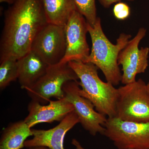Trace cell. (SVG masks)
Here are the masks:
<instances>
[{
	"label": "cell",
	"mask_w": 149,
	"mask_h": 149,
	"mask_svg": "<svg viewBox=\"0 0 149 149\" xmlns=\"http://www.w3.org/2000/svg\"><path fill=\"white\" fill-rule=\"evenodd\" d=\"M47 24L41 0H16L5 12L0 63L18 60L28 53L36 36Z\"/></svg>",
	"instance_id": "obj_1"
},
{
	"label": "cell",
	"mask_w": 149,
	"mask_h": 149,
	"mask_svg": "<svg viewBox=\"0 0 149 149\" xmlns=\"http://www.w3.org/2000/svg\"><path fill=\"white\" fill-rule=\"evenodd\" d=\"M88 29L92 47L90 55L83 62L93 63L100 69L108 83L114 86L119 85L121 83L122 74L118 57L130 40L131 35L121 33L116 40V44H112L104 33L99 17L93 27L88 23Z\"/></svg>",
	"instance_id": "obj_2"
},
{
	"label": "cell",
	"mask_w": 149,
	"mask_h": 149,
	"mask_svg": "<svg viewBox=\"0 0 149 149\" xmlns=\"http://www.w3.org/2000/svg\"><path fill=\"white\" fill-rule=\"evenodd\" d=\"M68 63L80 80V95L91 101L100 113L108 117L116 116L118 89L100 78L99 68L93 63L81 61H71Z\"/></svg>",
	"instance_id": "obj_3"
},
{
	"label": "cell",
	"mask_w": 149,
	"mask_h": 149,
	"mask_svg": "<svg viewBox=\"0 0 149 149\" xmlns=\"http://www.w3.org/2000/svg\"><path fill=\"white\" fill-rule=\"evenodd\" d=\"M118 89L116 116L120 120L136 122L149 121V95L142 79Z\"/></svg>",
	"instance_id": "obj_4"
},
{
	"label": "cell",
	"mask_w": 149,
	"mask_h": 149,
	"mask_svg": "<svg viewBox=\"0 0 149 149\" xmlns=\"http://www.w3.org/2000/svg\"><path fill=\"white\" fill-rule=\"evenodd\" d=\"M104 136L118 149H149V121L136 122L108 117Z\"/></svg>",
	"instance_id": "obj_5"
},
{
	"label": "cell",
	"mask_w": 149,
	"mask_h": 149,
	"mask_svg": "<svg viewBox=\"0 0 149 149\" xmlns=\"http://www.w3.org/2000/svg\"><path fill=\"white\" fill-rule=\"evenodd\" d=\"M77 74L68 63L50 65L45 74L32 88L27 89L32 100L42 104L50 101L52 98L60 100L65 97L63 86L67 82L77 81Z\"/></svg>",
	"instance_id": "obj_6"
},
{
	"label": "cell",
	"mask_w": 149,
	"mask_h": 149,
	"mask_svg": "<svg viewBox=\"0 0 149 149\" xmlns=\"http://www.w3.org/2000/svg\"><path fill=\"white\" fill-rule=\"evenodd\" d=\"M80 88L77 80L67 82L63 88L65 97L74 107L80 123L85 130L93 136L97 133L104 135L107 118L95 109L91 101L80 95Z\"/></svg>",
	"instance_id": "obj_7"
},
{
	"label": "cell",
	"mask_w": 149,
	"mask_h": 149,
	"mask_svg": "<svg viewBox=\"0 0 149 149\" xmlns=\"http://www.w3.org/2000/svg\"><path fill=\"white\" fill-rule=\"evenodd\" d=\"M30 51L49 65L58 64L66 51L64 27L48 23L36 36Z\"/></svg>",
	"instance_id": "obj_8"
},
{
	"label": "cell",
	"mask_w": 149,
	"mask_h": 149,
	"mask_svg": "<svg viewBox=\"0 0 149 149\" xmlns=\"http://www.w3.org/2000/svg\"><path fill=\"white\" fill-rule=\"evenodd\" d=\"M146 32L145 28L139 29L135 37L129 40L118 54V63L122 66L121 83L123 85L136 81V75L144 73L148 66L149 48H139Z\"/></svg>",
	"instance_id": "obj_9"
},
{
	"label": "cell",
	"mask_w": 149,
	"mask_h": 149,
	"mask_svg": "<svg viewBox=\"0 0 149 149\" xmlns=\"http://www.w3.org/2000/svg\"><path fill=\"white\" fill-rule=\"evenodd\" d=\"M66 51L64 57L59 63L71 61H85L90 54L86 35L88 22L77 10L71 15L64 27Z\"/></svg>",
	"instance_id": "obj_10"
},
{
	"label": "cell",
	"mask_w": 149,
	"mask_h": 149,
	"mask_svg": "<svg viewBox=\"0 0 149 149\" xmlns=\"http://www.w3.org/2000/svg\"><path fill=\"white\" fill-rule=\"evenodd\" d=\"M80 123L77 115L71 112L56 127L47 130L32 129L33 138L26 140L24 147H47L49 149H65L63 143L67 133Z\"/></svg>",
	"instance_id": "obj_11"
},
{
	"label": "cell",
	"mask_w": 149,
	"mask_h": 149,
	"mask_svg": "<svg viewBox=\"0 0 149 149\" xmlns=\"http://www.w3.org/2000/svg\"><path fill=\"white\" fill-rule=\"evenodd\" d=\"M29 114L24 120L30 128L42 123L61 121L71 112L74 107L65 97L52 101L49 104H41L32 100L28 106Z\"/></svg>",
	"instance_id": "obj_12"
},
{
	"label": "cell",
	"mask_w": 149,
	"mask_h": 149,
	"mask_svg": "<svg viewBox=\"0 0 149 149\" xmlns=\"http://www.w3.org/2000/svg\"><path fill=\"white\" fill-rule=\"evenodd\" d=\"M18 80L22 89L33 87L45 74L50 66L34 52L30 51L17 60Z\"/></svg>",
	"instance_id": "obj_13"
},
{
	"label": "cell",
	"mask_w": 149,
	"mask_h": 149,
	"mask_svg": "<svg viewBox=\"0 0 149 149\" xmlns=\"http://www.w3.org/2000/svg\"><path fill=\"white\" fill-rule=\"evenodd\" d=\"M48 23L65 27L77 10L74 0H41Z\"/></svg>",
	"instance_id": "obj_14"
},
{
	"label": "cell",
	"mask_w": 149,
	"mask_h": 149,
	"mask_svg": "<svg viewBox=\"0 0 149 149\" xmlns=\"http://www.w3.org/2000/svg\"><path fill=\"white\" fill-rule=\"evenodd\" d=\"M32 129L24 120L14 123L5 129L0 141V149H21L26 139L33 136Z\"/></svg>",
	"instance_id": "obj_15"
},
{
	"label": "cell",
	"mask_w": 149,
	"mask_h": 149,
	"mask_svg": "<svg viewBox=\"0 0 149 149\" xmlns=\"http://www.w3.org/2000/svg\"><path fill=\"white\" fill-rule=\"evenodd\" d=\"M17 60L8 59L1 62L0 65V88L7 87L10 83L18 79Z\"/></svg>",
	"instance_id": "obj_16"
},
{
	"label": "cell",
	"mask_w": 149,
	"mask_h": 149,
	"mask_svg": "<svg viewBox=\"0 0 149 149\" xmlns=\"http://www.w3.org/2000/svg\"><path fill=\"white\" fill-rule=\"evenodd\" d=\"M77 10L85 17L87 22L93 27L97 17L96 0H74Z\"/></svg>",
	"instance_id": "obj_17"
},
{
	"label": "cell",
	"mask_w": 149,
	"mask_h": 149,
	"mask_svg": "<svg viewBox=\"0 0 149 149\" xmlns=\"http://www.w3.org/2000/svg\"><path fill=\"white\" fill-rule=\"evenodd\" d=\"M113 13L116 19L124 20L130 16L131 10L130 6L127 3L119 2L116 3L113 6Z\"/></svg>",
	"instance_id": "obj_18"
},
{
	"label": "cell",
	"mask_w": 149,
	"mask_h": 149,
	"mask_svg": "<svg viewBox=\"0 0 149 149\" xmlns=\"http://www.w3.org/2000/svg\"><path fill=\"white\" fill-rule=\"evenodd\" d=\"M102 6L104 8H109L111 5L114 3L119 2L121 0H98ZM130 1H133L134 0H127Z\"/></svg>",
	"instance_id": "obj_19"
},
{
	"label": "cell",
	"mask_w": 149,
	"mask_h": 149,
	"mask_svg": "<svg viewBox=\"0 0 149 149\" xmlns=\"http://www.w3.org/2000/svg\"><path fill=\"white\" fill-rule=\"evenodd\" d=\"M72 144L74 147H75V149H86L82 147L80 143L76 139H72Z\"/></svg>",
	"instance_id": "obj_20"
},
{
	"label": "cell",
	"mask_w": 149,
	"mask_h": 149,
	"mask_svg": "<svg viewBox=\"0 0 149 149\" xmlns=\"http://www.w3.org/2000/svg\"><path fill=\"white\" fill-rule=\"evenodd\" d=\"M16 1V0H0V2L6 3H8L9 4L13 5Z\"/></svg>",
	"instance_id": "obj_21"
},
{
	"label": "cell",
	"mask_w": 149,
	"mask_h": 149,
	"mask_svg": "<svg viewBox=\"0 0 149 149\" xmlns=\"http://www.w3.org/2000/svg\"><path fill=\"white\" fill-rule=\"evenodd\" d=\"M27 149H49L47 147H36L32 148H28Z\"/></svg>",
	"instance_id": "obj_22"
},
{
	"label": "cell",
	"mask_w": 149,
	"mask_h": 149,
	"mask_svg": "<svg viewBox=\"0 0 149 149\" xmlns=\"http://www.w3.org/2000/svg\"><path fill=\"white\" fill-rule=\"evenodd\" d=\"M147 91H148V94L149 95V81L148 82V83L147 84Z\"/></svg>",
	"instance_id": "obj_23"
}]
</instances>
